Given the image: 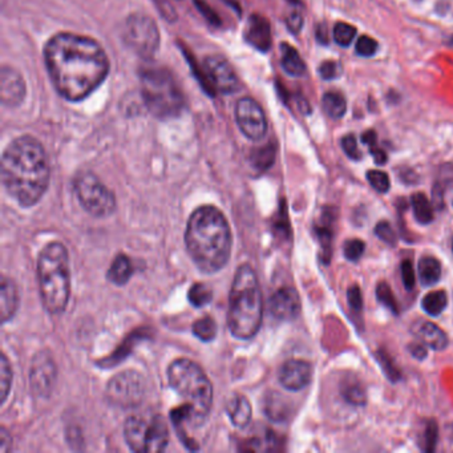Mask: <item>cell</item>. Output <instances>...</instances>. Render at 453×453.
Wrapping results in <instances>:
<instances>
[{
  "label": "cell",
  "instance_id": "obj_35",
  "mask_svg": "<svg viewBox=\"0 0 453 453\" xmlns=\"http://www.w3.org/2000/svg\"><path fill=\"white\" fill-rule=\"evenodd\" d=\"M367 179L371 186L378 193H387L391 188V181L388 174L382 170H370L367 173Z\"/></svg>",
  "mask_w": 453,
  "mask_h": 453
},
{
  "label": "cell",
  "instance_id": "obj_46",
  "mask_svg": "<svg viewBox=\"0 0 453 453\" xmlns=\"http://www.w3.org/2000/svg\"><path fill=\"white\" fill-rule=\"evenodd\" d=\"M195 4H197V7L200 8L201 14L204 15L206 19H207L211 24H216V26L220 24V19H218V16L214 14V11H211V8L206 4L204 0H195Z\"/></svg>",
  "mask_w": 453,
  "mask_h": 453
},
{
  "label": "cell",
  "instance_id": "obj_49",
  "mask_svg": "<svg viewBox=\"0 0 453 453\" xmlns=\"http://www.w3.org/2000/svg\"><path fill=\"white\" fill-rule=\"evenodd\" d=\"M370 151L376 164L385 165L387 163V154L382 149H379L378 147H373V148H370Z\"/></svg>",
  "mask_w": 453,
  "mask_h": 453
},
{
  "label": "cell",
  "instance_id": "obj_27",
  "mask_svg": "<svg viewBox=\"0 0 453 453\" xmlns=\"http://www.w3.org/2000/svg\"><path fill=\"white\" fill-rule=\"evenodd\" d=\"M265 413L269 419L275 422H282L288 417V406L286 399L279 394H270L265 399Z\"/></svg>",
  "mask_w": 453,
  "mask_h": 453
},
{
  "label": "cell",
  "instance_id": "obj_20",
  "mask_svg": "<svg viewBox=\"0 0 453 453\" xmlns=\"http://www.w3.org/2000/svg\"><path fill=\"white\" fill-rule=\"evenodd\" d=\"M19 309V291L14 281L6 275L1 276V323H7L14 318Z\"/></svg>",
  "mask_w": 453,
  "mask_h": 453
},
{
  "label": "cell",
  "instance_id": "obj_14",
  "mask_svg": "<svg viewBox=\"0 0 453 453\" xmlns=\"http://www.w3.org/2000/svg\"><path fill=\"white\" fill-rule=\"evenodd\" d=\"M205 72L213 89L220 91L221 94H234L238 91V77L225 57L218 55L206 57Z\"/></svg>",
  "mask_w": 453,
  "mask_h": 453
},
{
  "label": "cell",
  "instance_id": "obj_1",
  "mask_svg": "<svg viewBox=\"0 0 453 453\" xmlns=\"http://www.w3.org/2000/svg\"><path fill=\"white\" fill-rule=\"evenodd\" d=\"M44 60L56 91L69 101L94 94L110 72V61L97 41L75 34H59L47 43Z\"/></svg>",
  "mask_w": 453,
  "mask_h": 453
},
{
  "label": "cell",
  "instance_id": "obj_52",
  "mask_svg": "<svg viewBox=\"0 0 453 453\" xmlns=\"http://www.w3.org/2000/svg\"><path fill=\"white\" fill-rule=\"evenodd\" d=\"M290 3H294V4H299V0H288Z\"/></svg>",
  "mask_w": 453,
  "mask_h": 453
},
{
  "label": "cell",
  "instance_id": "obj_28",
  "mask_svg": "<svg viewBox=\"0 0 453 453\" xmlns=\"http://www.w3.org/2000/svg\"><path fill=\"white\" fill-rule=\"evenodd\" d=\"M448 304V298L444 291H431L422 301L423 310L428 315L438 316L445 310Z\"/></svg>",
  "mask_w": 453,
  "mask_h": 453
},
{
  "label": "cell",
  "instance_id": "obj_30",
  "mask_svg": "<svg viewBox=\"0 0 453 453\" xmlns=\"http://www.w3.org/2000/svg\"><path fill=\"white\" fill-rule=\"evenodd\" d=\"M188 299L194 307L200 309L211 302L213 291L209 286H206L205 283H194L192 288H189Z\"/></svg>",
  "mask_w": 453,
  "mask_h": 453
},
{
  "label": "cell",
  "instance_id": "obj_32",
  "mask_svg": "<svg viewBox=\"0 0 453 453\" xmlns=\"http://www.w3.org/2000/svg\"><path fill=\"white\" fill-rule=\"evenodd\" d=\"M357 36V28L348 23H338L334 28V40L341 47H348Z\"/></svg>",
  "mask_w": 453,
  "mask_h": 453
},
{
  "label": "cell",
  "instance_id": "obj_50",
  "mask_svg": "<svg viewBox=\"0 0 453 453\" xmlns=\"http://www.w3.org/2000/svg\"><path fill=\"white\" fill-rule=\"evenodd\" d=\"M376 140H378V138H376V133H375L373 131H367V132H364V133L362 135V141H363L366 145H369L370 148L376 147Z\"/></svg>",
  "mask_w": 453,
  "mask_h": 453
},
{
  "label": "cell",
  "instance_id": "obj_2",
  "mask_svg": "<svg viewBox=\"0 0 453 453\" xmlns=\"http://www.w3.org/2000/svg\"><path fill=\"white\" fill-rule=\"evenodd\" d=\"M50 179V161L36 138L22 136L6 148L1 157V182L19 205H36L47 192Z\"/></svg>",
  "mask_w": 453,
  "mask_h": 453
},
{
  "label": "cell",
  "instance_id": "obj_24",
  "mask_svg": "<svg viewBox=\"0 0 453 453\" xmlns=\"http://www.w3.org/2000/svg\"><path fill=\"white\" fill-rule=\"evenodd\" d=\"M419 278L423 286H433L441 278V265L433 257H423L419 262Z\"/></svg>",
  "mask_w": 453,
  "mask_h": 453
},
{
  "label": "cell",
  "instance_id": "obj_18",
  "mask_svg": "<svg viewBox=\"0 0 453 453\" xmlns=\"http://www.w3.org/2000/svg\"><path fill=\"white\" fill-rule=\"evenodd\" d=\"M245 39L262 52L269 51L272 47V31L269 22L260 15L250 16L245 31Z\"/></svg>",
  "mask_w": 453,
  "mask_h": 453
},
{
  "label": "cell",
  "instance_id": "obj_26",
  "mask_svg": "<svg viewBox=\"0 0 453 453\" xmlns=\"http://www.w3.org/2000/svg\"><path fill=\"white\" fill-rule=\"evenodd\" d=\"M413 216L422 225H428L433 221V207L424 193H415L411 197Z\"/></svg>",
  "mask_w": 453,
  "mask_h": 453
},
{
  "label": "cell",
  "instance_id": "obj_6",
  "mask_svg": "<svg viewBox=\"0 0 453 453\" xmlns=\"http://www.w3.org/2000/svg\"><path fill=\"white\" fill-rule=\"evenodd\" d=\"M170 387L188 404L192 411V426H201L206 422L213 404V385L205 371L191 359H176L168 369Z\"/></svg>",
  "mask_w": 453,
  "mask_h": 453
},
{
  "label": "cell",
  "instance_id": "obj_25",
  "mask_svg": "<svg viewBox=\"0 0 453 453\" xmlns=\"http://www.w3.org/2000/svg\"><path fill=\"white\" fill-rule=\"evenodd\" d=\"M322 107L331 119L339 120L347 112V101L342 94L339 92H327L322 98Z\"/></svg>",
  "mask_w": 453,
  "mask_h": 453
},
{
  "label": "cell",
  "instance_id": "obj_19",
  "mask_svg": "<svg viewBox=\"0 0 453 453\" xmlns=\"http://www.w3.org/2000/svg\"><path fill=\"white\" fill-rule=\"evenodd\" d=\"M413 334L422 341V343L432 350H444L448 346V336L435 323L420 320L413 326Z\"/></svg>",
  "mask_w": 453,
  "mask_h": 453
},
{
  "label": "cell",
  "instance_id": "obj_8",
  "mask_svg": "<svg viewBox=\"0 0 453 453\" xmlns=\"http://www.w3.org/2000/svg\"><path fill=\"white\" fill-rule=\"evenodd\" d=\"M124 439L133 452H163L169 444V429L160 415H132L124 424Z\"/></svg>",
  "mask_w": 453,
  "mask_h": 453
},
{
  "label": "cell",
  "instance_id": "obj_53",
  "mask_svg": "<svg viewBox=\"0 0 453 453\" xmlns=\"http://www.w3.org/2000/svg\"><path fill=\"white\" fill-rule=\"evenodd\" d=\"M452 250H453V242H452Z\"/></svg>",
  "mask_w": 453,
  "mask_h": 453
},
{
  "label": "cell",
  "instance_id": "obj_5",
  "mask_svg": "<svg viewBox=\"0 0 453 453\" xmlns=\"http://www.w3.org/2000/svg\"><path fill=\"white\" fill-rule=\"evenodd\" d=\"M38 282L41 303L51 315L67 310L70 295V267L67 247L61 242H50L38 257Z\"/></svg>",
  "mask_w": 453,
  "mask_h": 453
},
{
  "label": "cell",
  "instance_id": "obj_41",
  "mask_svg": "<svg viewBox=\"0 0 453 453\" xmlns=\"http://www.w3.org/2000/svg\"><path fill=\"white\" fill-rule=\"evenodd\" d=\"M438 426L435 422H429L426 424V433H424V451L433 452L436 443H438Z\"/></svg>",
  "mask_w": 453,
  "mask_h": 453
},
{
  "label": "cell",
  "instance_id": "obj_36",
  "mask_svg": "<svg viewBox=\"0 0 453 453\" xmlns=\"http://www.w3.org/2000/svg\"><path fill=\"white\" fill-rule=\"evenodd\" d=\"M366 245L360 239H348L344 244L343 251L344 257L351 262H357L360 260V257L364 254Z\"/></svg>",
  "mask_w": 453,
  "mask_h": 453
},
{
  "label": "cell",
  "instance_id": "obj_15",
  "mask_svg": "<svg viewBox=\"0 0 453 453\" xmlns=\"http://www.w3.org/2000/svg\"><path fill=\"white\" fill-rule=\"evenodd\" d=\"M311 364L301 359L288 360L278 372L279 383L288 391H301L311 382Z\"/></svg>",
  "mask_w": 453,
  "mask_h": 453
},
{
  "label": "cell",
  "instance_id": "obj_22",
  "mask_svg": "<svg viewBox=\"0 0 453 453\" xmlns=\"http://www.w3.org/2000/svg\"><path fill=\"white\" fill-rule=\"evenodd\" d=\"M135 273L133 263L125 254H117L112 262L110 270L107 272V279L116 286H124L129 282Z\"/></svg>",
  "mask_w": 453,
  "mask_h": 453
},
{
  "label": "cell",
  "instance_id": "obj_3",
  "mask_svg": "<svg viewBox=\"0 0 453 453\" xmlns=\"http://www.w3.org/2000/svg\"><path fill=\"white\" fill-rule=\"evenodd\" d=\"M185 245L197 269L205 274L218 273L228 265L233 235L220 209L202 205L193 211L185 230Z\"/></svg>",
  "mask_w": 453,
  "mask_h": 453
},
{
  "label": "cell",
  "instance_id": "obj_17",
  "mask_svg": "<svg viewBox=\"0 0 453 453\" xmlns=\"http://www.w3.org/2000/svg\"><path fill=\"white\" fill-rule=\"evenodd\" d=\"M0 97L6 107L20 105L26 96V84L20 73L14 68L3 67L0 73Z\"/></svg>",
  "mask_w": 453,
  "mask_h": 453
},
{
  "label": "cell",
  "instance_id": "obj_7",
  "mask_svg": "<svg viewBox=\"0 0 453 453\" xmlns=\"http://www.w3.org/2000/svg\"><path fill=\"white\" fill-rule=\"evenodd\" d=\"M142 97L158 119L176 117L184 108V97L173 76L164 68H149L141 73Z\"/></svg>",
  "mask_w": 453,
  "mask_h": 453
},
{
  "label": "cell",
  "instance_id": "obj_16",
  "mask_svg": "<svg viewBox=\"0 0 453 453\" xmlns=\"http://www.w3.org/2000/svg\"><path fill=\"white\" fill-rule=\"evenodd\" d=\"M269 309L272 315L279 320H292L301 313V298L292 288H282L270 298Z\"/></svg>",
  "mask_w": 453,
  "mask_h": 453
},
{
  "label": "cell",
  "instance_id": "obj_47",
  "mask_svg": "<svg viewBox=\"0 0 453 453\" xmlns=\"http://www.w3.org/2000/svg\"><path fill=\"white\" fill-rule=\"evenodd\" d=\"M288 27L292 34H298L303 27V17L299 13H292L288 17Z\"/></svg>",
  "mask_w": 453,
  "mask_h": 453
},
{
  "label": "cell",
  "instance_id": "obj_29",
  "mask_svg": "<svg viewBox=\"0 0 453 453\" xmlns=\"http://www.w3.org/2000/svg\"><path fill=\"white\" fill-rule=\"evenodd\" d=\"M193 334L202 342H211L217 335V323L213 318L204 316L195 320L192 326Z\"/></svg>",
  "mask_w": 453,
  "mask_h": 453
},
{
  "label": "cell",
  "instance_id": "obj_45",
  "mask_svg": "<svg viewBox=\"0 0 453 453\" xmlns=\"http://www.w3.org/2000/svg\"><path fill=\"white\" fill-rule=\"evenodd\" d=\"M347 301H348L350 307L354 311H360L362 310V307H363V298H362V291H360L359 286L354 285V286L348 288V291H347Z\"/></svg>",
  "mask_w": 453,
  "mask_h": 453
},
{
  "label": "cell",
  "instance_id": "obj_21",
  "mask_svg": "<svg viewBox=\"0 0 453 453\" xmlns=\"http://www.w3.org/2000/svg\"><path fill=\"white\" fill-rule=\"evenodd\" d=\"M226 413L233 426L245 428L251 420L253 411L247 398L239 394H234L226 401Z\"/></svg>",
  "mask_w": 453,
  "mask_h": 453
},
{
  "label": "cell",
  "instance_id": "obj_51",
  "mask_svg": "<svg viewBox=\"0 0 453 453\" xmlns=\"http://www.w3.org/2000/svg\"><path fill=\"white\" fill-rule=\"evenodd\" d=\"M410 350L412 355L416 359H424L426 357V347L423 344H412Z\"/></svg>",
  "mask_w": 453,
  "mask_h": 453
},
{
  "label": "cell",
  "instance_id": "obj_48",
  "mask_svg": "<svg viewBox=\"0 0 453 453\" xmlns=\"http://www.w3.org/2000/svg\"><path fill=\"white\" fill-rule=\"evenodd\" d=\"M11 436L6 428L0 429V452L4 453L10 451L11 448Z\"/></svg>",
  "mask_w": 453,
  "mask_h": 453
},
{
  "label": "cell",
  "instance_id": "obj_43",
  "mask_svg": "<svg viewBox=\"0 0 453 453\" xmlns=\"http://www.w3.org/2000/svg\"><path fill=\"white\" fill-rule=\"evenodd\" d=\"M400 270H401V279H403V283H404V288L407 290H412L413 286H415V272H413V266H412L411 261L406 260L401 263L400 266Z\"/></svg>",
  "mask_w": 453,
  "mask_h": 453
},
{
  "label": "cell",
  "instance_id": "obj_33",
  "mask_svg": "<svg viewBox=\"0 0 453 453\" xmlns=\"http://www.w3.org/2000/svg\"><path fill=\"white\" fill-rule=\"evenodd\" d=\"M274 158L275 148L273 145L263 147L261 149H257L253 153V164L255 165V168H258L261 170L269 169L274 163Z\"/></svg>",
  "mask_w": 453,
  "mask_h": 453
},
{
  "label": "cell",
  "instance_id": "obj_9",
  "mask_svg": "<svg viewBox=\"0 0 453 453\" xmlns=\"http://www.w3.org/2000/svg\"><path fill=\"white\" fill-rule=\"evenodd\" d=\"M73 192L82 209L92 217L107 218L116 211L114 193L92 172H82L73 181Z\"/></svg>",
  "mask_w": 453,
  "mask_h": 453
},
{
  "label": "cell",
  "instance_id": "obj_13",
  "mask_svg": "<svg viewBox=\"0 0 453 453\" xmlns=\"http://www.w3.org/2000/svg\"><path fill=\"white\" fill-rule=\"evenodd\" d=\"M235 120L241 132L250 140H262L267 132V120L261 105L253 98H241L235 107Z\"/></svg>",
  "mask_w": 453,
  "mask_h": 453
},
{
  "label": "cell",
  "instance_id": "obj_34",
  "mask_svg": "<svg viewBox=\"0 0 453 453\" xmlns=\"http://www.w3.org/2000/svg\"><path fill=\"white\" fill-rule=\"evenodd\" d=\"M376 298L378 301L380 303H383L385 307H388L394 314H398L399 313V306L395 297H394V292L391 288L385 283V282H380L376 288Z\"/></svg>",
  "mask_w": 453,
  "mask_h": 453
},
{
  "label": "cell",
  "instance_id": "obj_38",
  "mask_svg": "<svg viewBox=\"0 0 453 453\" xmlns=\"http://www.w3.org/2000/svg\"><path fill=\"white\" fill-rule=\"evenodd\" d=\"M355 51L362 57H371L378 51V43L370 36H360L355 45Z\"/></svg>",
  "mask_w": 453,
  "mask_h": 453
},
{
  "label": "cell",
  "instance_id": "obj_39",
  "mask_svg": "<svg viewBox=\"0 0 453 453\" xmlns=\"http://www.w3.org/2000/svg\"><path fill=\"white\" fill-rule=\"evenodd\" d=\"M375 234L379 239H382L387 245L394 246L396 244V234L394 232V229L391 228V225L388 222H379L375 226Z\"/></svg>",
  "mask_w": 453,
  "mask_h": 453
},
{
  "label": "cell",
  "instance_id": "obj_11",
  "mask_svg": "<svg viewBox=\"0 0 453 453\" xmlns=\"http://www.w3.org/2000/svg\"><path fill=\"white\" fill-rule=\"evenodd\" d=\"M124 40L136 55L142 59H151L158 50L160 32L149 16L135 14L126 19Z\"/></svg>",
  "mask_w": 453,
  "mask_h": 453
},
{
  "label": "cell",
  "instance_id": "obj_10",
  "mask_svg": "<svg viewBox=\"0 0 453 453\" xmlns=\"http://www.w3.org/2000/svg\"><path fill=\"white\" fill-rule=\"evenodd\" d=\"M147 394L144 376L135 370L123 371L114 375L107 385L105 395L112 406L119 408H136Z\"/></svg>",
  "mask_w": 453,
  "mask_h": 453
},
{
  "label": "cell",
  "instance_id": "obj_40",
  "mask_svg": "<svg viewBox=\"0 0 453 453\" xmlns=\"http://www.w3.org/2000/svg\"><path fill=\"white\" fill-rule=\"evenodd\" d=\"M342 148L343 151L351 158V160H360L362 158V151H359L357 147V138L354 135H347L342 138Z\"/></svg>",
  "mask_w": 453,
  "mask_h": 453
},
{
  "label": "cell",
  "instance_id": "obj_12",
  "mask_svg": "<svg viewBox=\"0 0 453 453\" xmlns=\"http://www.w3.org/2000/svg\"><path fill=\"white\" fill-rule=\"evenodd\" d=\"M57 370L55 360L48 351L38 352L31 363L29 369V387L35 396L48 398L56 385Z\"/></svg>",
  "mask_w": 453,
  "mask_h": 453
},
{
  "label": "cell",
  "instance_id": "obj_4",
  "mask_svg": "<svg viewBox=\"0 0 453 453\" xmlns=\"http://www.w3.org/2000/svg\"><path fill=\"white\" fill-rule=\"evenodd\" d=\"M263 297L255 270L244 263L234 276L228 310V327L237 339H253L261 329Z\"/></svg>",
  "mask_w": 453,
  "mask_h": 453
},
{
  "label": "cell",
  "instance_id": "obj_23",
  "mask_svg": "<svg viewBox=\"0 0 453 453\" xmlns=\"http://www.w3.org/2000/svg\"><path fill=\"white\" fill-rule=\"evenodd\" d=\"M281 51H282V67L285 69V72L294 77L303 76L306 73V66L298 51L294 47L288 45V43H283L281 45Z\"/></svg>",
  "mask_w": 453,
  "mask_h": 453
},
{
  "label": "cell",
  "instance_id": "obj_44",
  "mask_svg": "<svg viewBox=\"0 0 453 453\" xmlns=\"http://www.w3.org/2000/svg\"><path fill=\"white\" fill-rule=\"evenodd\" d=\"M339 72H341L339 64L335 61H331V60L322 63V66L319 67V73H320L322 79H325V80H334L335 77H338Z\"/></svg>",
  "mask_w": 453,
  "mask_h": 453
},
{
  "label": "cell",
  "instance_id": "obj_42",
  "mask_svg": "<svg viewBox=\"0 0 453 453\" xmlns=\"http://www.w3.org/2000/svg\"><path fill=\"white\" fill-rule=\"evenodd\" d=\"M378 360H379V363L382 364L385 375H387L392 382L398 380L399 378H400V372H399L398 369L392 364L391 357H388V355H387L385 352H383V351H379V354H378Z\"/></svg>",
  "mask_w": 453,
  "mask_h": 453
},
{
  "label": "cell",
  "instance_id": "obj_31",
  "mask_svg": "<svg viewBox=\"0 0 453 453\" xmlns=\"http://www.w3.org/2000/svg\"><path fill=\"white\" fill-rule=\"evenodd\" d=\"M0 378H1V380H0V389H1L0 400H1V404H4L8 398V394H10L11 385H13V378H14L11 363L4 354L1 355V363H0Z\"/></svg>",
  "mask_w": 453,
  "mask_h": 453
},
{
  "label": "cell",
  "instance_id": "obj_37",
  "mask_svg": "<svg viewBox=\"0 0 453 453\" xmlns=\"http://www.w3.org/2000/svg\"><path fill=\"white\" fill-rule=\"evenodd\" d=\"M342 394H343L344 399L354 404V406H360V404H364L366 403V394H364V389L360 387V385L355 383V385H346V388L342 389Z\"/></svg>",
  "mask_w": 453,
  "mask_h": 453
}]
</instances>
